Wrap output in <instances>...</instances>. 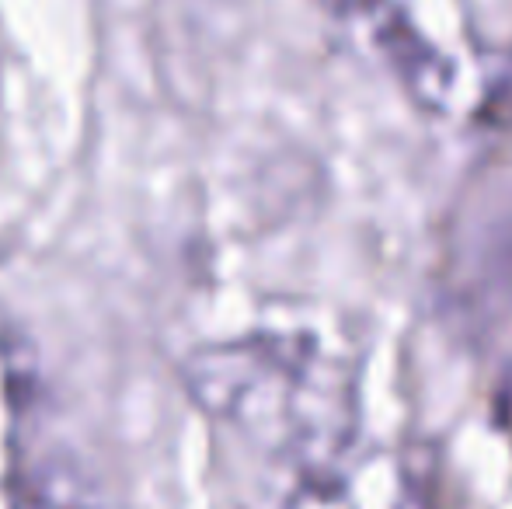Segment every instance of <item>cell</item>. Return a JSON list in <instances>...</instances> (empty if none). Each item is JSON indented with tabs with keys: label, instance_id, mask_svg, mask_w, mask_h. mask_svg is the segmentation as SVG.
<instances>
[{
	"label": "cell",
	"instance_id": "obj_1",
	"mask_svg": "<svg viewBox=\"0 0 512 509\" xmlns=\"http://www.w3.org/2000/svg\"><path fill=\"white\" fill-rule=\"evenodd\" d=\"M209 415L251 443L324 471L356 436V377L307 335H251L199 349L185 367Z\"/></svg>",
	"mask_w": 512,
	"mask_h": 509
},
{
	"label": "cell",
	"instance_id": "obj_2",
	"mask_svg": "<svg viewBox=\"0 0 512 509\" xmlns=\"http://www.w3.org/2000/svg\"><path fill=\"white\" fill-rule=\"evenodd\" d=\"M286 509H422L408 478L387 457H370L356 471H310Z\"/></svg>",
	"mask_w": 512,
	"mask_h": 509
}]
</instances>
